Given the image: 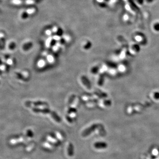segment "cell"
<instances>
[{
	"mask_svg": "<svg viewBox=\"0 0 159 159\" xmlns=\"http://www.w3.org/2000/svg\"><path fill=\"white\" fill-rule=\"evenodd\" d=\"M32 110L36 113L38 112H42V113H44V114H50L53 117V118L56 121L60 122L61 121V119L59 116L54 112H53L50 111V110H47V109H44V110H41L39 109H37V108H33Z\"/></svg>",
	"mask_w": 159,
	"mask_h": 159,
	"instance_id": "1",
	"label": "cell"
},
{
	"mask_svg": "<svg viewBox=\"0 0 159 159\" xmlns=\"http://www.w3.org/2000/svg\"><path fill=\"white\" fill-rule=\"evenodd\" d=\"M98 125L94 124L91 126V127L87 129V130H85L84 132L82 133V136L84 137H86V136L89 135L90 133L93 131V130L96 129L97 127H98Z\"/></svg>",
	"mask_w": 159,
	"mask_h": 159,
	"instance_id": "2",
	"label": "cell"
},
{
	"mask_svg": "<svg viewBox=\"0 0 159 159\" xmlns=\"http://www.w3.org/2000/svg\"><path fill=\"white\" fill-rule=\"evenodd\" d=\"M94 146L96 148L99 149L105 148L107 147V143L103 142H98L94 144Z\"/></svg>",
	"mask_w": 159,
	"mask_h": 159,
	"instance_id": "3",
	"label": "cell"
},
{
	"mask_svg": "<svg viewBox=\"0 0 159 159\" xmlns=\"http://www.w3.org/2000/svg\"><path fill=\"white\" fill-rule=\"evenodd\" d=\"M68 154L69 156H72L73 154V147L72 143H70L68 147Z\"/></svg>",
	"mask_w": 159,
	"mask_h": 159,
	"instance_id": "4",
	"label": "cell"
},
{
	"mask_svg": "<svg viewBox=\"0 0 159 159\" xmlns=\"http://www.w3.org/2000/svg\"><path fill=\"white\" fill-rule=\"evenodd\" d=\"M82 80L83 81V82L84 83V84L86 85V86L88 88V89H90L91 88V86H90V84L89 83V82L88 81L87 79L85 77H82Z\"/></svg>",
	"mask_w": 159,
	"mask_h": 159,
	"instance_id": "5",
	"label": "cell"
},
{
	"mask_svg": "<svg viewBox=\"0 0 159 159\" xmlns=\"http://www.w3.org/2000/svg\"><path fill=\"white\" fill-rule=\"evenodd\" d=\"M32 104H33L35 106H47V104L45 102H31Z\"/></svg>",
	"mask_w": 159,
	"mask_h": 159,
	"instance_id": "6",
	"label": "cell"
},
{
	"mask_svg": "<svg viewBox=\"0 0 159 159\" xmlns=\"http://www.w3.org/2000/svg\"><path fill=\"white\" fill-rule=\"evenodd\" d=\"M153 29L155 31L159 32V22H157L154 23L153 25Z\"/></svg>",
	"mask_w": 159,
	"mask_h": 159,
	"instance_id": "7",
	"label": "cell"
},
{
	"mask_svg": "<svg viewBox=\"0 0 159 159\" xmlns=\"http://www.w3.org/2000/svg\"><path fill=\"white\" fill-rule=\"evenodd\" d=\"M137 2L138 3L140 4V5H142L144 2V1L145 0H137Z\"/></svg>",
	"mask_w": 159,
	"mask_h": 159,
	"instance_id": "8",
	"label": "cell"
},
{
	"mask_svg": "<svg viewBox=\"0 0 159 159\" xmlns=\"http://www.w3.org/2000/svg\"><path fill=\"white\" fill-rule=\"evenodd\" d=\"M58 27H54L53 28L52 31L54 32H57V31H58Z\"/></svg>",
	"mask_w": 159,
	"mask_h": 159,
	"instance_id": "9",
	"label": "cell"
},
{
	"mask_svg": "<svg viewBox=\"0 0 159 159\" xmlns=\"http://www.w3.org/2000/svg\"><path fill=\"white\" fill-rule=\"evenodd\" d=\"M54 38L55 39V40H58L60 39V37L58 36V35H55L54 36Z\"/></svg>",
	"mask_w": 159,
	"mask_h": 159,
	"instance_id": "10",
	"label": "cell"
},
{
	"mask_svg": "<svg viewBox=\"0 0 159 159\" xmlns=\"http://www.w3.org/2000/svg\"><path fill=\"white\" fill-rule=\"evenodd\" d=\"M51 32H51V31L48 30H47L46 32V35H51Z\"/></svg>",
	"mask_w": 159,
	"mask_h": 159,
	"instance_id": "11",
	"label": "cell"
},
{
	"mask_svg": "<svg viewBox=\"0 0 159 159\" xmlns=\"http://www.w3.org/2000/svg\"><path fill=\"white\" fill-rule=\"evenodd\" d=\"M146 0L148 3H151V2H152L154 0Z\"/></svg>",
	"mask_w": 159,
	"mask_h": 159,
	"instance_id": "12",
	"label": "cell"
},
{
	"mask_svg": "<svg viewBox=\"0 0 159 159\" xmlns=\"http://www.w3.org/2000/svg\"><path fill=\"white\" fill-rule=\"evenodd\" d=\"M98 2H100V3H102L104 1V0H96Z\"/></svg>",
	"mask_w": 159,
	"mask_h": 159,
	"instance_id": "13",
	"label": "cell"
}]
</instances>
